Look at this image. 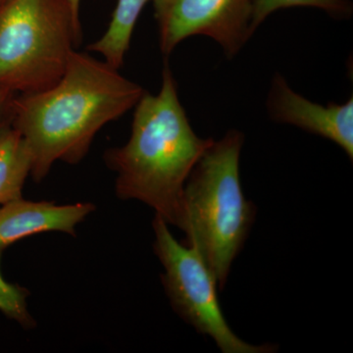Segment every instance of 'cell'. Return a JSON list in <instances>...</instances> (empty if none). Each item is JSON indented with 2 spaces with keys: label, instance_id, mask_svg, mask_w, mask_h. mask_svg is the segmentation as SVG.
I'll list each match as a JSON object with an SVG mask.
<instances>
[{
  "label": "cell",
  "instance_id": "1",
  "mask_svg": "<svg viewBox=\"0 0 353 353\" xmlns=\"http://www.w3.org/2000/svg\"><path fill=\"white\" fill-rule=\"evenodd\" d=\"M145 92L108 62L74 50L54 85L17 94L11 126L31 152L32 180L41 182L57 161H82L97 132L134 108Z\"/></svg>",
  "mask_w": 353,
  "mask_h": 353
},
{
  "label": "cell",
  "instance_id": "2",
  "mask_svg": "<svg viewBox=\"0 0 353 353\" xmlns=\"http://www.w3.org/2000/svg\"><path fill=\"white\" fill-rule=\"evenodd\" d=\"M134 108L129 141L103 155L106 166L117 175L116 196L143 202L183 232L185 182L214 139L201 138L190 126L167 63L160 92H143Z\"/></svg>",
  "mask_w": 353,
  "mask_h": 353
},
{
  "label": "cell",
  "instance_id": "3",
  "mask_svg": "<svg viewBox=\"0 0 353 353\" xmlns=\"http://www.w3.org/2000/svg\"><path fill=\"white\" fill-rule=\"evenodd\" d=\"M243 141L245 136L238 130L213 141L183 190L185 245L199 250L221 290L255 218L254 205L245 199L241 183Z\"/></svg>",
  "mask_w": 353,
  "mask_h": 353
},
{
  "label": "cell",
  "instance_id": "4",
  "mask_svg": "<svg viewBox=\"0 0 353 353\" xmlns=\"http://www.w3.org/2000/svg\"><path fill=\"white\" fill-rule=\"evenodd\" d=\"M83 41L68 0L0 3V88L18 94L54 85Z\"/></svg>",
  "mask_w": 353,
  "mask_h": 353
},
{
  "label": "cell",
  "instance_id": "5",
  "mask_svg": "<svg viewBox=\"0 0 353 353\" xmlns=\"http://www.w3.org/2000/svg\"><path fill=\"white\" fill-rule=\"evenodd\" d=\"M153 250L161 262L162 284L174 311L197 333L210 336L223 353H273L277 345H254L230 328L218 297L217 281L194 246L176 240L163 218L152 221Z\"/></svg>",
  "mask_w": 353,
  "mask_h": 353
},
{
  "label": "cell",
  "instance_id": "6",
  "mask_svg": "<svg viewBox=\"0 0 353 353\" xmlns=\"http://www.w3.org/2000/svg\"><path fill=\"white\" fill-rule=\"evenodd\" d=\"M160 50L170 55L183 39L205 36L233 58L252 38L253 0H152Z\"/></svg>",
  "mask_w": 353,
  "mask_h": 353
},
{
  "label": "cell",
  "instance_id": "7",
  "mask_svg": "<svg viewBox=\"0 0 353 353\" xmlns=\"http://www.w3.org/2000/svg\"><path fill=\"white\" fill-rule=\"evenodd\" d=\"M267 108L272 120L333 141L352 161L353 97L343 104L323 106L296 94L284 77L276 74L272 79Z\"/></svg>",
  "mask_w": 353,
  "mask_h": 353
},
{
  "label": "cell",
  "instance_id": "8",
  "mask_svg": "<svg viewBox=\"0 0 353 353\" xmlns=\"http://www.w3.org/2000/svg\"><path fill=\"white\" fill-rule=\"evenodd\" d=\"M95 206L90 202L59 205L53 201H32L19 199L0 208V248L34 234L60 232L75 236L76 228Z\"/></svg>",
  "mask_w": 353,
  "mask_h": 353
},
{
  "label": "cell",
  "instance_id": "9",
  "mask_svg": "<svg viewBox=\"0 0 353 353\" xmlns=\"http://www.w3.org/2000/svg\"><path fill=\"white\" fill-rule=\"evenodd\" d=\"M32 154L25 139L11 125L0 130V205L22 199L31 175Z\"/></svg>",
  "mask_w": 353,
  "mask_h": 353
},
{
  "label": "cell",
  "instance_id": "10",
  "mask_svg": "<svg viewBox=\"0 0 353 353\" xmlns=\"http://www.w3.org/2000/svg\"><path fill=\"white\" fill-rule=\"evenodd\" d=\"M148 1L150 0H118L108 30L99 41L88 46V50L99 53L104 61L119 70L139 15Z\"/></svg>",
  "mask_w": 353,
  "mask_h": 353
},
{
  "label": "cell",
  "instance_id": "11",
  "mask_svg": "<svg viewBox=\"0 0 353 353\" xmlns=\"http://www.w3.org/2000/svg\"><path fill=\"white\" fill-rule=\"evenodd\" d=\"M292 7H312L321 9L334 19H350L353 12L350 0H253L250 32L252 36L268 16Z\"/></svg>",
  "mask_w": 353,
  "mask_h": 353
},
{
  "label": "cell",
  "instance_id": "12",
  "mask_svg": "<svg viewBox=\"0 0 353 353\" xmlns=\"http://www.w3.org/2000/svg\"><path fill=\"white\" fill-rule=\"evenodd\" d=\"M2 252L0 248V262ZM30 292L19 285L7 282L0 270V311L9 319L17 322L26 330L34 329L36 320L30 313L27 299Z\"/></svg>",
  "mask_w": 353,
  "mask_h": 353
},
{
  "label": "cell",
  "instance_id": "13",
  "mask_svg": "<svg viewBox=\"0 0 353 353\" xmlns=\"http://www.w3.org/2000/svg\"><path fill=\"white\" fill-rule=\"evenodd\" d=\"M17 94L12 90L0 88V130L12 122L14 103Z\"/></svg>",
  "mask_w": 353,
  "mask_h": 353
},
{
  "label": "cell",
  "instance_id": "14",
  "mask_svg": "<svg viewBox=\"0 0 353 353\" xmlns=\"http://www.w3.org/2000/svg\"><path fill=\"white\" fill-rule=\"evenodd\" d=\"M70 7H71L72 12L75 16L76 19L81 21L80 19V8H81V0H68Z\"/></svg>",
  "mask_w": 353,
  "mask_h": 353
},
{
  "label": "cell",
  "instance_id": "15",
  "mask_svg": "<svg viewBox=\"0 0 353 353\" xmlns=\"http://www.w3.org/2000/svg\"><path fill=\"white\" fill-rule=\"evenodd\" d=\"M2 1H3V0H0V3H1Z\"/></svg>",
  "mask_w": 353,
  "mask_h": 353
}]
</instances>
